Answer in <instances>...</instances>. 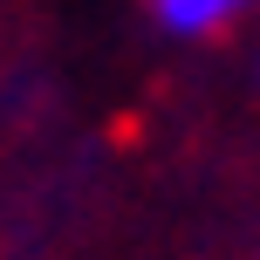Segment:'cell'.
Returning a JSON list of instances; mask_svg holds the SVG:
<instances>
[{
    "label": "cell",
    "mask_w": 260,
    "mask_h": 260,
    "mask_svg": "<svg viewBox=\"0 0 260 260\" xmlns=\"http://www.w3.org/2000/svg\"><path fill=\"white\" fill-rule=\"evenodd\" d=\"M157 7L171 14V27H206V21H219L233 0H157Z\"/></svg>",
    "instance_id": "1"
}]
</instances>
